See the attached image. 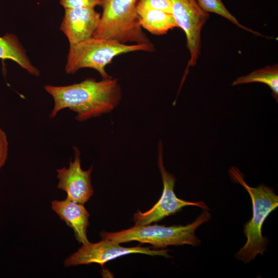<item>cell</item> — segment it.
Wrapping results in <instances>:
<instances>
[{"label":"cell","instance_id":"cell-1","mask_svg":"<svg viewBox=\"0 0 278 278\" xmlns=\"http://www.w3.org/2000/svg\"><path fill=\"white\" fill-rule=\"evenodd\" d=\"M45 90L53 98L54 105L49 116L54 118L63 109L76 113L75 119L86 120L110 112L119 103L121 91L116 78L96 81L88 78L67 85H46Z\"/></svg>","mask_w":278,"mask_h":278},{"label":"cell","instance_id":"cell-6","mask_svg":"<svg viewBox=\"0 0 278 278\" xmlns=\"http://www.w3.org/2000/svg\"><path fill=\"white\" fill-rule=\"evenodd\" d=\"M158 148V163L163 183L162 194L159 200L151 208L144 213L138 210L134 214V221L136 226L145 225L158 222L178 212L186 206H198L207 211L210 210L203 201L190 202L179 199L176 196L174 192L176 179L166 170L164 166L161 142L159 143Z\"/></svg>","mask_w":278,"mask_h":278},{"label":"cell","instance_id":"cell-13","mask_svg":"<svg viewBox=\"0 0 278 278\" xmlns=\"http://www.w3.org/2000/svg\"><path fill=\"white\" fill-rule=\"evenodd\" d=\"M136 10L141 27L153 34L163 35L178 27L172 13L154 9Z\"/></svg>","mask_w":278,"mask_h":278},{"label":"cell","instance_id":"cell-10","mask_svg":"<svg viewBox=\"0 0 278 278\" xmlns=\"http://www.w3.org/2000/svg\"><path fill=\"white\" fill-rule=\"evenodd\" d=\"M101 14L94 8L66 9L60 26L70 45L93 37L100 22Z\"/></svg>","mask_w":278,"mask_h":278},{"label":"cell","instance_id":"cell-4","mask_svg":"<svg viewBox=\"0 0 278 278\" xmlns=\"http://www.w3.org/2000/svg\"><path fill=\"white\" fill-rule=\"evenodd\" d=\"M151 43L127 44L117 41L91 38L82 42L70 45L65 70L74 74L83 68L96 70L102 79L112 78L106 71V66L119 55L133 51L152 52Z\"/></svg>","mask_w":278,"mask_h":278},{"label":"cell","instance_id":"cell-3","mask_svg":"<svg viewBox=\"0 0 278 278\" xmlns=\"http://www.w3.org/2000/svg\"><path fill=\"white\" fill-rule=\"evenodd\" d=\"M210 217L211 214L207 210H203L195 221L186 225H134L118 232H106L103 231L100 236L102 238L108 239L119 244L137 241L150 244L156 249L183 245L198 246L201 241L196 236L195 231Z\"/></svg>","mask_w":278,"mask_h":278},{"label":"cell","instance_id":"cell-8","mask_svg":"<svg viewBox=\"0 0 278 278\" xmlns=\"http://www.w3.org/2000/svg\"><path fill=\"white\" fill-rule=\"evenodd\" d=\"M168 251V250H152L149 247L141 246L124 247L111 240L102 238L96 243L89 241L82 245L77 251L65 259L64 266L67 267L95 263L103 267L109 260L132 253L169 257Z\"/></svg>","mask_w":278,"mask_h":278},{"label":"cell","instance_id":"cell-7","mask_svg":"<svg viewBox=\"0 0 278 278\" xmlns=\"http://www.w3.org/2000/svg\"><path fill=\"white\" fill-rule=\"evenodd\" d=\"M171 6V13L178 25L184 32L190 58L182 80L185 78L190 66H195L201 51V32L209 18L197 0H168Z\"/></svg>","mask_w":278,"mask_h":278},{"label":"cell","instance_id":"cell-12","mask_svg":"<svg viewBox=\"0 0 278 278\" xmlns=\"http://www.w3.org/2000/svg\"><path fill=\"white\" fill-rule=\"evenodd\" d=\"M0 59L11 60L29 74L40 76V71L32 64L15 34L7 33L0 37Z\"/></svg>","mask_w":278,"mask_h":278},{"label":"cell","instance_id":"cell-9","mask_svg":"<svg viewBox=\"0 0 278 278\" xmlns=\"http://www.w3.org/2000/svg\"><path fill=\"white\" fill-rule=\"evenodd\" d=\"M73 149L75 159L73 161H70L68 167L56 170L59 180L57 188L66 192V198L84 204L94 194L91 179L93 166L87 170H82L80 151L77 147H74Z\"/></svg>","mask_w":278,"mask_h":278},{"label":"cell","instance_id":"cell-17","mask_svg":"<svg viewBox=\"0 0 278 278\" xmlns=\"http://www.w3.org/2000/svg\"><path fill=\"white\" fill-rule=\"evenodd\" d=\"M101 0H60V4L66 9L95 8L100 6Z\"/></svg>","mask_w":278,"mask_h":278},{"label":"cell","instance_id":"cell-2","mask_svg":"<svg viewBox=\"0 0 278 278\" xmlns=\"http://www.w3.org/2000/svg\"><path fill=\"white\" fill-rule=\"evenodd\" d=\"M232 181L241 185L249 193L252 203V218L244 225V233L247 241L234 256L245 264L254 259L258 254L266 250L268 239L262 234V228L268 216L278 206V197L270 187L263 184L256 187L249 186L242 173L235 167L229 171Z\"/></svg>","mask_w":278,"mask_h":278},{"label":"cell","instance_id":"cell-11","mask_svg":"<svg viewBox=\"0 0 278 278\" xmlns=\"http://www.w3.org/2000/svg\"><path fill=\"white\" fill-rule=\"evenodd\" d=\"M51 207L60 219L73 230L75 238L79 244L83 245L89 242L86 232L89 226L90 214L83 204L66 198L63 200L52 201Z\"/></svg>","mask_w":278,"mask_h":278},{"label":"cell","instance_id":"cell-15","mask_svg":"<svg viewBox=\"0 0 278 278\" xmlns=\"http://www.w3.org/2000/svg\"><path fill=\"white\" fill-rule=\"evenodd\" d=\"M197 1L199 6L204 12L216 13L228 19L239 28L255 35L263 36L259 32L254 31L240 24L237 19L226 8L221 0H197Z\"/></svg>","mask_w":278,"mask_h":278},{"label":"cell","instance_id":"cell-16","mask_svg":"<svg viewBox=\"0 0 278 278\" xmlns=\"http://www.w3.org/2000/svg\"><path fill=\"white\" fill-rule=\"evenodd\" d=\"M137 9L158 10L171 13V6L168 0H139Z\"/></svg>","mask_w":278,"mask_h":278},{"label":"cell","instance_id":"cell-18","mask_svg":"<svg viewBox=\"0 0 278 278\" xmlns=\"http://www.w3.org/2000/svg\"><path fill=\"white\" fill-rule=\"evenodd\" d=\"M8 145L7 134L0 127V170L5 164L8 158Z\"/></svg>","mask_w":278,"mask_h":278},{"label":"cell","instance_id":"cell-14","mask_svg":"<svg viewBox=\"0 0 278 278\" xmlns=\"http://www.w3.org/2000/svg\"><path fill=\"white\" fill-rule=\"evenodd\" d=\"M252 82H260L267 85L272 91V96L278 101V66L277 64L258 69L246 76L237 78L232 83L233 86Z\"/></svg>","mask_w":278,"mask_h":278},{"label":"cell","instance_id":"cell-5","mask_svg":"<svg viewBox=\"0 0 278 278\" xmlns=\"http://www.w3.org/2000/svg\"><path fill=\"white\" fill-rule=\"evenodd\" d=\"M139 0H101L99 25L93 37L121 43L151 42L143 31L137 13Z\"/></svg>","mask_w":278,"mask_h":278}]
</instances>
